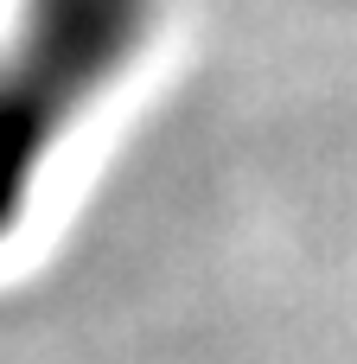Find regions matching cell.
Instances as JSON below:
<instances>
[{"mask_svg":"<svg viewBox=\"0 0 357 364\" xmlns=\"http://www.w3.org/2000/svg\"><path fill=\"white\" fill-rule=\"evenodd\" d=\"M160 0H26L0 38V237L38 192L77 115L141 58Z\"/></svg>","mask_w":357,"mask_h":364,"instance_id":"cell-1","label":"cell"}]
</instances>
